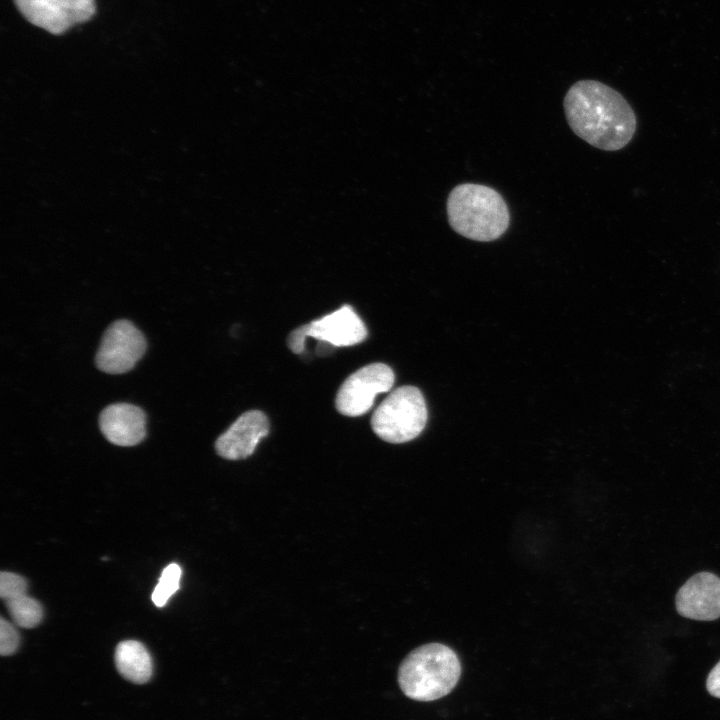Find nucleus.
Segmentation results:
<instances>
[{"label":"nucleus","mask_w":720,"mask_h":720,"mask_svg":"<svg viewBox=\"0 0 720 720\" xmlns=\"http://www.w3.org/2000/svg\"><path fill=\"white\" fill-rule=\"evenodd\" d=\"M304 341L313 337L333 347H346L361 343L367 337L362 319L350 305L294 329Z\"/></svg>","instance_id":"8"},{"label":"nucleus","mask_w":720,"mask_h":720,"mask_svg":"<svg viewBox=\"0 0 720 720\" xmlns=\"http://www.w3.org/2000/svg\"><path fill=\"white\" fill-rule=\"evenodd\" d=\"M14 623L23 628L36 627L43 618V609L38 601L26 593L4 601Z\"/></svg>","instance_id":"13"},{"label":"nucleus","mask_w":720,"mask_h":720,"mask_svg":"<svg viewBox=\"0 0 720 720\" xmlns=\"http://www.w3.org/2000/svg\"><path fill=\"white\" fill-rule=\"evenodd\" d=\"M31 24L59 35L71 26L89 20L95 13L94 0H14Z\"/></svg>","instance_id":"7"},{"label":"nucleus","mask_w":720,"mask_h":720,"mask_svg":"<svg viewBox=\"0 0 720 720\" xmlns=\"http://www.w3.org/2000/svg\"><path fill=\"white\" fill-rule=\"evenodd\" d=\"M706 688L712 696L720 698V661L710 671L706 681Z\"/></svg>","instance_id":"17"},{"label":"nucleus","mask_w":720,"mask_h":720,"mask_svg":"<svg viewBox=\"0 0 720 720\" xmlns=\"http://www.w3.org/2000/svg\"><path fill=\"white\" fill-rule=\"evenodd\" d=\"M269 421L259 410L243 413L223 433L216 442L215 449L219 456L228 460H241L249 457L259 441L267 436Z\"/></svg>","instance_id":"10"},{"label":"nucleus","mask_w":720,"mask_h":720,"mask_svg":"<svg viewBox=\"0 0 720 720\" xmlns=\"http://www.w3.org/2000/svg\"><path fill=\"white\" fill-rule=\"evenodd\" d=\"M115 665L123 678L135 684H144L152 676L151 655L146 647L136 640H125L117 645Z\"/></svg>","instance_id":"12"},{"label":"nucleus","mask_w":720,"mask_h":720,"mask_svg":"<svg viewBox=\"0 0 720 720\" xmlns=\"http://www.w3.org/2000/svg\"><path fill=\"white\" fill-rule=\"evenodd\" d=\"M181 574V568L176 563H171L163 569L151 595V599L157 607H163L179 589Z\"/></svg>","instance_id":"14"},{"label":"nucleus","mask_w":720,"mask_h":720,"mask_svg":"<svg viewBox=\"0 0 720 720\" xmlns=\"http://www.w3.org/2000/svg\"><path fill=\"white\" fill-rule=\"evenodd\" d=\"M19 633L16 628L5 620L0 618V654L9 656L13 654L19 646Z\"/></svg>","instance_id":"16"},{"label":"nucleus","mask_w":720,"mask_h":720,"mask_svg":"<svg viewBox=\"0 0 720 720\" xmlns=\"http://www.w3.org/2000/svg\"><path fill=\"white\" fill-rule=\"evenodd\" d=\"M460 675L456 653L444 644L429 643L414 649L402 661L398 683L407 697L429 702L450 693Z\"/></svg>","instance_id":"3"},{"label":"nucleus","mask_w":720,"mask_h":720,"mask_svg":"<svg viewBox=\"0 0 720 720\" xmlns=\"http://www.w3.org/2000/svg\"><path fill=\"white\" fill-rule=\"evenodd\" d=\"M677 612L686 618L712 621L720 617V578L709 572L692 576L676 595Z\"/></svg>","instance_id":"9"},{"label":"nucleus","mask_w":720,"mask_h":720,"mask_svg":"<svg viewBox=\"0 0 720 720\" xmlns=\"http://www.w3.org/2000/svg\"><path fill=\"white\" fill-rule=\"evenodd\" d=\"M99 428L112 444L135 446L146 436V416L141 408L133 404H111L101 411Z\"/></svg>","instance_id":"11"},{"label":"nucleus","mask_w":720,"mask_h":720,"mask_svg":"<svg viewBox=\"0 0 720 720\" xmlns=\"http://www.w3.org/2000/svg\"><path fill=\"white\" fill-rule=\"evenodd\" d=\"M394 380V372L388 365H366L343 382L335 399L336 409L345 416L363 415L373 406L378 394L392 388Z\"/></svg>","instance_id":"6"},{"label":"nucleus","mask_w":720,"mask_h":720,"mask_svg":"<svg viewBox=\"0 0 720 720\" xmlns=\"http://www.w3.org/2000/svg\"><path fill=\"white\" fill-rule=\"evenodd\" d=\"M447 218L459 235L480 242L500 238L508 229L510 213L495 189L475 183L455 186L446 202Z\"/></svg>","instance_id":"2"},{"label":"nucleus","mask_w":720,"mask_h":720,"mask_svg":"<svg viewBox=\"0 0 720 720\" xmlns=\"http://www.w3.org/2000/svg\"><path fill=\"white\" fill-rule=\"evenodd\" d=\"M26 590L27 583L22 576L12 572H1L0 597L4 601L21 594H25Z\"/></svg>","instance_id":"15"},{"label":"nucleus","mask_w":720,"mask_h":720,"mask_svg":"<svg viewBox=\"0 0 720 720\" xmlns=\"http://www.w3.org/2000/svg\"><path fill=\"white\" fill-rule=\"evenodd\" d=\"M427 416L421 391L406 385L392 391L376 408L371 418V427L386 442L405 443L423 431Z\"/></svg>","instance_id":"4"},{"label":"nucleus","mask_w":720,"mask_h":720,"mask_svg":"<svg viewBox=\"0 0 720 720\" xmlns=\"http://www.w3.org/2000/svg\"><path fill=\"white\" fill-rule=\"evenodd\" d=\"M564 111L572 131L605 151L625 147L636 130V116L613 88L595 80L574 83L565 95Z\"/></svg>","instance_id":"1"},{"label":"nucleus","mask_w":720,"mask_h":720,"mask_svg":"<svg viewBox=\"0 0 720 720\" xmlns=\"http://www.w3.org/2000/svg\"><path fill=\"white\" fill-rule=\"evenodd\" d=\"M142 332L129 320L113 322L104 332L96 353L95 363L107 374L130 371L146 351Z\"/></svg>","instance_id":"5"}]
</instances>
